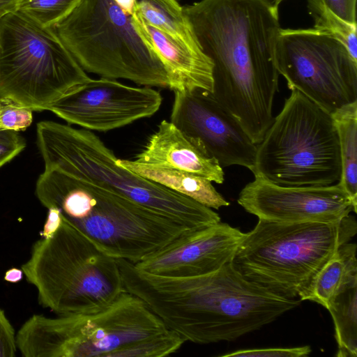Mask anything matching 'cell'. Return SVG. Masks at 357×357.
I'll use <instances>...</instances> for the list:
<instances>
[{
	"label": "cell",
	"instance_id": "cell-17",
	"mask_svg": "<svg viewBox=\"0 0 357 357\" xmlns=\"http://www.w3.org/2000/svg\"><path fill=\"white\" fill-rule=\"evenodd\" d=\"M137 162L183 170L223 183L225 173L202 142L163 120L134 160Z\"/></svg>",
	"mask_w": 357,
	"mask_h": 357
},
{
	"label": "cell",
	"instance_id": "cell-16",
	"mask_svg": "<svg viewBox=\"0 0 357 357\" xmlns=\"http://www.w3.org/2000/svg\"><path fill=\"white\" fill-rule=\"evenodd\" d=\"M131 17L136 30L162 63L171 90L212 92L213 63L202 48L149 24L135 10Z\"/></svg>",
	"mask_w": 357,
	"mask_h": 357
},
{
	"label": "cell",
	"instance_id": "cell-34",
	"mask_svg": "<svg viewBox=\"0 0 357 357\" xmlns=\"http://www.w3.org/2000/svg\"><path fill=\"white\" fill-rule=\"evenodd\" d=\"M126 13L132 15L135 11V0H114Z\"/></svg>",
	"mask_w": 357,
	"mask_h": 357
},
{
	"label": "cell",
	"instance_id": "cell-26",
	"mask_svg": "<svg viewBox=\"0 0 357 357\" xmlns=\"http://www.w3.org/2000/svg\"><path fill=\"white\" fill-rule=\"evenodd\" d=\"M33 121V110L8 100H0V130L22 131Z\"/></svg>",
	"mask_w": 357,
	"mask_h": 357
},
{
	"label": "cell",
	"instance_id": "cell-24",
	"mask_svg": "<svg viewBox=\"0 0 357 357\" xmlns=\"http://www.w3.org/2000/svg\"><path fill=\"white\" fill-rule=\"evenodd\" d=\"M82 0H19L17 10L43 27H54Z\"/></svg>",
	"mask_w": 357,
	"mask_h": 357
},
{
	"label": "cell",
	"instance_id": "cell-12",
	"mask_svg": "<svg viewBox=\"0 0 357 357\" xmlns=\"http://www.w3.org/2000/svg\"><path fill=\"white\" fill-rule=\"evenodd\" d=\"M160 93L150 86L137 87L116 79H90L47 108L69 124L106 132L156 113Z\"/></svg>",
	"mask_w": 357,
	"mask_h": 357
},
{
	"label": "cell",
	"instance_id": "cell-4",
	"mask_svg": "<svg viewBox=\"0 0 357 357\" xmlns=\"http://www.w3.org/2000/svg\"><path fill=\"white\" fill-rule=\"evenodd\" d=\"M36 133L45 169L59 171L193 228L220 222L212 208L121 167L114 152L91 130L43 121L37 124Z\"/></svg>",
	"mask_w": 357,
	"mask_h": 357
},
{
	"label": "cell",
	"instance_id": "cell-29",
	"mask_svg": "<svg viewBox=\"0 0 357 357\" xmlns=\"http://www.w3.org/2000/svg\"><path fill=\"white\" fill-rule=\"evenodd\" d=\"M17 350L15 329L0 309V357H15Z\"/></svg>",
	"mask_w": 357,
	"mask_h": 357
},
{
	"label": "cell",
	"instance_id": "cell-9",
	"mask_svg": "<svg viewBox=\"0 0 357 357\" xmlns=\"http://www.w3.org/2000/svg\"><path fill=\"white\" fill-rule=\"evenodd\" d=\"M54 30L86 73L168 87L165 68L114 0H82Z\"/></svg>",
	"mask_w": 357,
	"mask_h": 357
},
{
	"label": "cell",
	"instance_id": "cell-19",
	"mask_svg": "<svg viewBox=\"0 0 357 357\" xmlns=\"http://www.w3.org/2000/svg\"><path fill=\"white\" fill-rule=\"evenodd\" d=\"M356 248L355 243L342 245L298 298L328 309L340 292L357 281Z\"/></svg>",
	"mask_w": 357,
	"mask_h": 357
},
{
	"label": "cell",
	"instance_id": "cell-35",
	"mask_svg": "<svg viewBox=\"0 0 357 357\" xmlns=\"http://www.w3.org/2000/svg\"><path fill=\"white\" fill-rule=\"evenodd\" d=\"M273 1H274V3H275L276 5L279 6V4H280L281 2H282V1H285V0H273Z\"/></svg>",
	"mask_w": 357,
	"mask_h": 357
},
{
	"label": "cell",
	"instance_id": "cell-14",
	"mask_svg": "<svg viewBox=\"0 0 357 357\" xmlns=\"http://www.w3.org/2000/svg\"><path fill=\"white\" fill-rule=\"evenodd\" d=\"M170 121L199 139L223 167L238 165L252 171L257 144L238 120L205 90L175 91Z\"/></svg>",
	"mask_w": 357,
	"mask_h": 357
},
{
	"label": "cell",
	"instance_id": "cell-8",
	"mask_svg": "<svg viewBox=\"0 0 357 357\" xmlns=\"http://www.w3.org/2000/svg\"><path fill=\"white\" fill-rule=\"evenodd\" d=\"M167 329L142 299L126 291L98 312L33 314L17 331L16 342L24 357H114Z\"/></svg>",
	"mask_w": 357,
	"mask_h": 357
},
{
	"label": "cell",
	"instance_id": "cell-33",
	"mask_svg": "<svg viewBox=\"0 0 357 357\" xmlns=\"http://www.w3.org/2000/svg\"><path fill=\"white\" fill-rule=\"evenodd\" d=\"M19 0H0V18L4 15L17 10Z\"/></svg>",
	"mask_w": 357,
	"mask_h": 357
},
{
	"label": "cell",
	"instance_id": "cell-27",
	"mask_svg": "<svg viewBox=\"0 0 357 357\" xmlns=\"http://www.w3.org/2000/svg\"><path fill=\"white\" fill-rule=\"evenodd\" d=\"M312 351L310 346L289 348H261L231 351L222 354V357H301Z\"/></svg>",
	"mask_w": 357,
	"mask_h": 357
},
{
	"label": "cell",
	"instance_id": "cell-20",
	"mask_svg": "<svg viewBox=\"0 0 357 357\" xmlns=\"http://www.w3.org/2000/svg\"><path fill=\"white\" fill-rule=\"evenodd\" d=\"M340 145L341 176L339 184L357 206V100L331 114Z\"/></svg>",
	"mask_w": 357,
	"mask_h": 357
},
{
	"label": "cell",
	"instance_id": "cell-28",
	"mask_svg": "<svg viewBox=\"0 0 357 357\" xmlns=\"http://www.w3.org/2000/svg\"><path fill=\"white\" fill-rule=\"evenodd\" d=\"M26 146L17 132L0 130V167L17 156Z\"/></svg>",
	"mask_w": 357,
	"mask_h": 357
},
{
	"label": "cell",
	"instance_id": "cell-18",
	"mask_svg": "<svg viewBox=\"0 0 357 357\" xmlns=\"http://www.w3.org/2000/svg\"><path fill=\"white\" fill-rule=\"evenodd\" d=\"M116 162L142 177L151 180L210 208L229 205L208 178L183 170L118 159Z\"/></svg>",
	"mask_w": 357,
	"mask_h": 357
},
{
	"label": "cell",
	"instance_id": "cell-11",
	"mask_svg": "<svg viewBox=\"0 0 357 357\" xmlns=\"http://www.w3.org/2000/svg\"><path fill=\"white\" fill-rule=\"evenodd\" d=\"M276 66L289 90H298L329 114L357 100V61L326 32L281 28Z\"/></svg>",
	"mask_w": 357,
	"mask_h": 357
},
{
	"label": "cell",
	"instance_id": "cell-5",
	"mask_svg": "<svg viewBox=\"0 0 357 357\" xmlns=\"http://www.w3.org/2000/svg\"><path fill=\"white\" fill-rule=\"evenodd\" d=\"M356 233V220L351 215L333 222L259 219L245 234L231 262L250 281L282 297L298 298L337 249Z\"/></svg>",
	"mask_w": 357,
	"mask_h": 357
},
{
	"label": "cell",
	"instance_id": "cell-13",
	"mask_svg": "<svg viewBox=\"0 0 357 357\" xmlns=\"http://www.w3.org/2000/svg\"><path fill=\"white\" fill-rule=\"evenodd\" d=\"M237 202L258 219L279 222H333L357 212L338 182L325 186H282L256 176L241 190Z\"/></svg>",
	"mask_w": 357,
	"mask_h": 357
},
{
	"label": "cell",
	"instance_id": "cell-25",
	"mask_svg": "<svg viewBox=\"0 0 357 357\" xmlns=\"http://www.w3.org/2000/svg\"><path fill=\"white\" fill-rule=\"evenodd\" d=\"M185 342L180 335L167 329L122 349L114 357H163L175 353Z\"/></svg>",
	"mask_w": 357,
	"mask_h": 357
},
{
	"label": "cell",
	"instance_id": "cell-23",
	"mask_svg": "<svg viewBox=\"0 0 357 357\" xmlns=\"http://www.w3.org/2000/svg\"><path fill=\"white\" fill-rule=\"evenodd\" d=\"M307 8L314 28L326 32L341 42L357 61L356 23H350L331 11L321 0H307Z\"/></svg>",
	"mask_w": 357,
	"mask_h": 357
},
{
	"label": "cell",
	"instance_id": "cell-2",
	"mask_svg": "<svg viewBox=\"0 0 357 357\" xmlns=\"http://www.w3.org/2000/svg\"><path fill=\"white\" fill-rule=\"evenodd\" d=\"M116 260L126 291L142 299L168 329L194 343L234 340L301 301L250 281L231 261L208 275L172 278L145 273L128 261Z\"/></svg>",
	"mask_w": 357,
	"mask_h": 357
},
{
	"label": "cell",
	"instance_id": "cell-21",
	"mask_svg": "<svg viewBox=\"0 0 357 357\" xmlns=\"http://www.w3.org/2000/svg\"><path fill=\"white\" fill-rule=\"evenodd\" d=\"M135 10L149 24L202 48L177 0H135Z\"/></svg>",
	"mask_w": 357,
	"mask_h": 357
},
{
	"label": "cell",
	"instance_id": "cell-32",
	"mask_svg": "<svg viewBox=\"0 0 357 357\" xmlns=\"http://www.w3.org/2000/svg\"><path fill=\"white\" fill-rule=\"evenodd\" d=\"M24 275V272L22 268L13 267L8 269L5 273L3 279L8 282L17 283L22 280Z\"/></svg>",
	"mask_w": 357,
	"mask_h": 357
},
{
	"label": "cell",
	"instance_id": "cell-10",
	"mask_svg": "<svg viewBox=\"0 0 357 357\" xmlns=\"http://www.w3.org/2000/svg\"><path fill=\"white\" fill-rule=\"evenodd\" d=\"M90 79L54 27L17 10L0 18V100L47 110Z\"/></svg>",
	"mask_w": 357,
	"mask_h": 357
},
{
	"label": "cell",
	"instance_id": "cell-30",
	"mask_svg": "<svg viewBox=\"0 0 357 357\" xmlns=\"http://www.w3.org/2000/svg\"><path fill=\"white\" fill-rule=\"evenodd\" d=\"M337 16L350 23H356V0H321Z\"/></svg>",
	"mask_w": 357,
	"mask_h": 357
},
{
	"label": "cell",
	"instance_id": "cell-7",
	"mask_svg": "<svg viewBox=\"0 0 357 357\" xmlns=\"http://www.w3.org/2000/svg\"><path fill=\"white\" fill-rule=\"evenodd\" d=\"M257 144L251 171L282 186H325L338 182L341 159L337 130L328 112L291 90Z\"/></svg>",
	"mask_w": 357,
	"mask_h": 357
},
{
	"label": "cell",
	"instance_id": "cell-6",
	"mask_svg": "<svg viewBox=\"0 0 357 357\" xmlns=\"http://www.w3.org/2000/svg\"><path fill=\"white\" fill-rule=\"evenodd\" d=\"M21 268L38 303L58 315L100 311L126 291L117 260L63 218L52 236L33 243Z\"/></svg>",
	"mask_w": 357,
	"mask_h": 357
},
{
	"label": "cell",
	"instance_id": "cell-1",
	"mask_svg": "<svg viewBox=\"0 0 357 357\" xmlns=\"http://www.w3.org/2000/svg\"><path fill=\"white\" fill-rule=\"evenodd\" d=\"M183 10L213 63L212 96L259 144L273 121L278 91V6L273 0H200Z\"/></svg>",
	"mask_w": 357,
	"mask_h": 357
},
{
	"label": "cell",
	"instance_id": "cell-15",
	"mask_svg": "<svg viewBox=\"0 0 357 357\" xmlns=\"http://www.w3.org/2000/svg\"><path fill=\"white\" fill-rule=\"evenodd\" d=\"M245 234L220 222L182 235L134 265L142 272L158 276L208 275L232 261Z\"/></svg>",
	"mask_w": 357,
	"mask_h": 357
},
{
	"label": "cell",
	"instance_id": "cell-3",
	"mask_svg": "<svg viewBox=\"0 0 357 357\" xmlns=\"http://www.w3.org/2000/svg\"><path fill=\"white\" fill-rule=\"evenodd\" d=\"M36 195L104 253L132 264L196 229L55 169H44Z\"/></svg>",
	"mask_w": 357,
	"mask_h": 357
},
{
	"label": "cell",
	"instance_id": "cell-22",
	"mask_svg": "<svg viewBox=\"0 0 357 357\" xmlns=\"http://www.w3.org/2000/svg\"><path fill=\"white\" fill-rule=\"evenodd\" d=\"M331 314L337 357L357 356V281L340 292L327 309Z\"/></svg>",
	"mask_w": 357,
	"mask_h": 357
},
{
	"label": "cell",
	"instance_id": "cell-31",
	"mask_svg": "<svg viewBox=\"0 0 357 357\" xmlns=\"http://www.w3.org/2000/svg\"><path fill=\"white\" fill-rule=\"evenodd\" d=\"M47 220L40 234L41 238L52 236L57 230L62 222V215L60 211L55 207L48 208Z\"/></svg>",
	"mask_w": 357,
	"mask_h": 357
}]
</instances>
